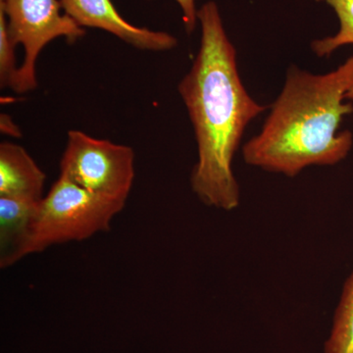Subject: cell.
I'll return each instance as SVG.
<instances>
[{"instance_id":"4fadbf2b","label":"cell","mask_w":353,"mask_h":353,"mask_svg":"<svg viewBox=\"0 0 353 353\" xmlns=\"http://www.w3.org/2000/svg\"><path fill=\"white\" fill-rule=\"evenodd\" d=\"M0 130L2 134L7 136L13 137V138H20L21 130L15 123L13 122L12 118L7 114H1L0 116Z\"/></svg>"},{"instance_id":"6da1fadb","label":"cell","mask_w":353,"mask_h":353,"mask_svg":"<svg viewBox=\"0 0 353 353\" xmlns=\"http://www.w3.org/2000/svg\"><path fill=\"white\" fill-rule=\"evenodd\" d=\"M197 19L201 44L190 71L178 85L197 145L190 187L204 205L233 211L241 203L234 157L246 128L267 106L255 101L243 85L236 48L228 38L215 2L204 4L197 11Z\"/></svg>"},{"instance_id":"8fae6325","label":"cell","mask_w":353,"mask_h":353,"mask_svg":"<svg viewBox=\"0 0 353 353\" xmlns=\"http://www.w3.org/2000/svg\"><path fill=\"white\" fill-rule=\"evenodd\" d=\"M16 44L8 32L7 18L3 9L0 7V88H13L17 78L16 62Z\"/></svg>"},{"instance_id":"3957f363","label":"cell","mask_w":353,"mask_h":353,"mask_svg":"<svg viewBox=\"0 0 353 353\" xmlns=\"http://www.w3.org/2000/svg\"><path fill=\"white\" fill-rule=\"evenodd\" d=\"M126 201L99 196L60 176L41 199L25 238L3 264L8 268L53 245L81 241L108 231Z\"/></svg>"},{"instance_id":"30bf717a","label":"cell","mask_w":353,"mask_h":353,"mask_svg":"<svg viewBox=\"0 0 353 353\" xmlns=\"http://www.w3.org/2000/svg\"><path fill=\"white\" fill-rule=\"evenodd\" d=\"M333 7L340 20L338 34L313 41L311 48L317 57H330L334 50L347 44H353V0H324Z\"/></svg>"},{"instance_id":"5b68a950","label":"cell","mask_w":353,"mask_h":353,"mask_svg":"<svg viewBox=\"0 0 353 353\" xmlns=\"http://www.w3.org/2000/svg\"><path fill=\"white\" fill-rule=\"evenodd\" d=\"M0 7L10 38L25 50L12 90L17 94L32 92L38 88L37 61L41 50L59 38L76 43L85 37V29L65 14L59 0H0Z\"/></svg>"},{"instance_id":"5bb4252c","label":"cell","mask_w":353,"mask_h":353,"mask_svg":"<svg viewBox=\"0 0 353 353\" xmlns=\"http://www.w3.org/2000/svg\"><path fill=\"white\" fill-rule=\"evenodd\" d=\"M345 99H348V101H353V85L350 90H348L347 94H345Z\"/></svg>"},{"instance_id":"9c48e42d","label":"cell","mask_w":353,"mask_h":353,"mask_svg":"<svg viewBox=\"0 0 353 353\" xmlns=\"http://www.w3.org/2000/svg\"><path fill=\"white\" fill-rule=\"evenodd\" d=\"M324 353H353V271L341 290Z\"/></svg>"},{"instance_id":"ba28073f","label":"cell","mask_w":353,"mask_h":353,"mask_svg":"<svg viewBox=\"0 0 353 353\" xmlns=\"http://www.w3.org/2000/svg\"><path fill=\"white\" fill-rule=\"evenodd\" d=\"M41 201L0 196V265L18 248L38 212Z\"/></svg>"},{"instance_id":"52a82bcc","label":"cell","mask_w":353,"mask_h":353,"mask_svg":"<svg viewBox=\"0 0 353 353\" xmlns=\"http://www.w3.org/2000/svg\"><path fill=\"white\" fill-rule=\"evenodd\" d=\"M46 176L23 146L0 145V196L41 201Z\"/></svg>"},{"instance_id":"8992f818","label":"cell","mask_w":353,"mask_h":353,"mask_svg":"<svg viewBox=\"0 0 353 353\" xmlns=\"http://www.w3.org/2000/svg\"><path fill=\"white\" fill-rule=\"evenodd\" d=\"M65 14L81 28H94L141 50L167 51L178 46V39L166 32L137 27L122 17L111 0H59Z\"/></svg>"},{"instance_id":"277c9868","label":"cell","mask_w":353,"mask_h":353,"mask_svg":"<svg viewBox=\"0 0 353 353\" xmlns=\"http://www.w3.org/2000/svg\"><path fill=\"white\" fill-rule=\"evenodd\" d=\"M60 176L99 196L127 201L134 180L132 148L72 130L60 160Z\"/></svg>"},{"instance_id":"7a4b0ae2","label":"cell","mask_w":353,"mask_h":353,"mask_svg":"<svg viewBox=\"0 0 353 353\" xmlns=\"http://www.w3.org/2000/svg\"><path fill=\"white\" fill-rule=\"evenodd\" d=\"M353 85V57L338 69L315 75L292 66L261 131L243 146L246 164L294 178L311 166H333L352 150V134L339 132L343 103Z\"/></svg>"},{"instance_id":"7c38bea8","label":"cell","mask_w":353,"mask_h":353,"mask_svg":"<svg viewBox=\"0 0 353 353\" xmlns=\"http://www.w3.org/2000/svg\"><path fill=\"white\" fill-rule=\"evenodd\" d=\"M183 11V22L185 32L192 34L196 27L197 10L194 0H176Z\"/></svg>"}]
</instances>
